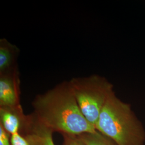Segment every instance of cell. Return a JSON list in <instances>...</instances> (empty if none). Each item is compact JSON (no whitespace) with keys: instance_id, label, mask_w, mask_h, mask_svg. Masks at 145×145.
Wrapping results in <instances>:
<instances>
[{"instance_id":"6da1fadb","label":"cell","mask_w":145,"mask_h":145,"mask_svg":"<svg viewBox=\"0 0 145 145\" xmlns=\"http://www.w3.org/2000/svg\"><path fill=\"white\" fill-rule=\"evenodd\" d=\"M32 106L37 118L53 132L78 135L96 131L80 110L69 81L38 95Z\"/></svg>"},{"instance_id":"7a4b0ae2","label":"cell","mask_w":145,"mask_h":145,"mask_svg":"<svg viewBox=\"0 0 145 145\" xmlns=\"http://www.w3.org/2000/svg\"><path fill=\"white\" fill-rule=\"evenodd\" d=\"M96 131L117 145H144L145 132L130 104L109 96L95 126Z\"/></svg>"},{"instance_id":"3957f363","label":"cell","mask_w":145,"mask_h":145,"mask_svg":"<svg viewBox=\"0 0 145 145\" xmlns=\"http://www.w3.org/2000/svg\"><path fill=\"white\" fill-rule=\"evenodd\" d=\"M69 82L82 114L95 127L102 110L114 91L113 85L98 75L73 78Z\"/></svg>"},{"instance_id":"277c9868","label":"cell","mask_w":145,"mask_h":145,"mask_svg":"<svg viewBox=\"0 0 145 145\" xmlns=\"http://www.w3.org/2000/svg\"><path fill=\"white\" fill-rule=\"evenodd\" d=\"M31 121V115L24 114L22 106H0V125L11 135L26 133Z\"/></svg>"},{"instance_id":"5b68a950","label":"cell","mask_w":145,"mask_h":145,"mask_svg":"<svg viewBox=\"0 0 145 145\" xmlns=\"http://www.w3.org/2000/svg\"><path fill=\"white\" fill-rule=\"evenodd\" d=\"M21 105L20 79L18 68L0 74V106Z\"/></svg>"},{"instance_id":"8992f818","label":"cell","mask_w":145,"mask_h":145,"mask_svg":"<svg viewBox=\"0 0 145 145\" xmlns=\"http://www.w3.org/2000/svg\"><path fill=\"white\" fill-rule=\"evenodd\" d=\"M19 49L6 39L0 40V74L12 71L16 68V60Z\"/></svg>"},{"instance_id":"52a82bcc","label":"cell","mask_w":145,"mask_h":145,"mask_svg":"<svg viewBox=\"0 0 145 145\" xmlns=\"http://www.w3.org/2000/svg\"><path fill=\"white\" fill-rule=\"evenodd\" d=\"M30 129L33 135L36 145H55L53 140V131L38 119L33 112L31 114Z\"/></svg>"},{"instance_id":"ba28073f","label":"cell","mask_w":145,"mask_h":145,"mask_svg":"<svg viewBox=\"0 0 145 145\" xmlns=\"http://www.w3.org/2000/svg\"><path fill=\"white\" fill-rule=\"evenodd\" d=\"M86 145H117L109 138L96 131L93 133L78 135Z\"/></svg>"},{"instance_id":"9c48e42d","label":"cell","mask_w":145,"mask_h":145,"mask_svg":"<svg viewBox=\"0 0 145 145\" xmlns=\"http://www.w3.org/2000/svg\"><path fill=\"white\" fill-rule=\"evenodd\" d=\"M30 126L26 133H16L14 135H11V145H36L35 137L31 132Z\"/></svg>"},{"instance_id":"30bf717a","label":"cell","mask_w":145,"mask_h":145,"mask_svg":"<svg viewBox=\"0 0 145 145\" xmlns=\"http://www.w3.org/2000/svg\"><path fill=\"white\" fill-rule=\"evenodd\" d=\"M63 145H86L78 135L63 134Z\"/></svg>"},{"instance_id":"8fae6325","label":"cell","mask_w":145,"mask_h":145,"mask_svg":"<svg viewBox=\"0 0 145 145\" xmlns=\"http://www.w3.org/2000/svg\"><path fill=\"white\" fill-rule=\"evenodd\" d=\"M0 145H11L10 135L0 125Z\"/></svg>"}]
</instances>
